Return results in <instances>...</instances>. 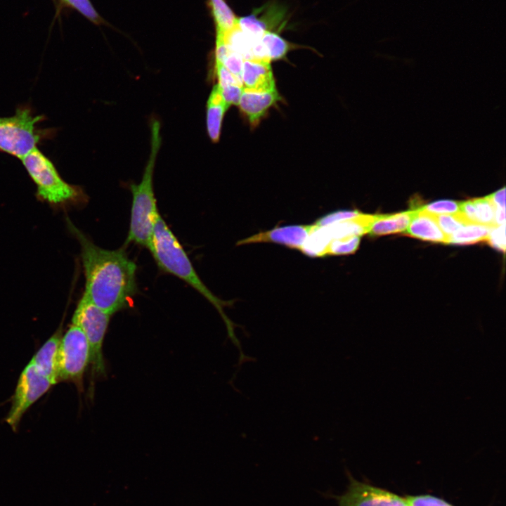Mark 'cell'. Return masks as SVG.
<instances>
[{"instance_id":"4fadbf2b","label":"cell","mask_w":506,"mask_h":506,"mask_svg":"<svg viewBox=\"0 0 506 506\" xmlns=\"http://www.w3.org/2000/svg\"><path fill=\"white\" fill-rule=\"evenodd\" d=\"M281 100L275 89L255 92L243 89L238 105L247 115L252 126H255L265 115L267 110L275 103Z\"/></svg>"},{"instance_id":"d6986e66","label":"cell","mask_w":506,"mask_h":506,"mask_svg":"<svg viewBox=\"0 0 506 506\" xmlns=\"http://www.w3.org/2000/svg\"><path fill=\"white\" fill-rule=\"evenodd\" d=\"M209 4L216 25V35H223L236 25L238 18L225 0H209Z\"/></svg>"},{"instance_id":"5b68a950","label":"cell","mask_w":506,"mask_h":506,"mask_svg":"<svg viewBox=\"0 0 506 506\" xmlns=\"http://www.w3.org/2000/svg\"><path fill=\"white\" fill-rule=\"evenodd\" d=\"M110 318V314L97 307L84 295L79 300L72 316V323L82 329L89 343L92 378L105 375L103 345Z\"/></svg>"},{"instance_id":"4316f807","label":"cell","mask_w":506,"mask_h":506,"mask_svg":"<svg viewBox=\"0 0 506 506\" xmlns=\"http://www.w3.org/2000/svg\"><path fill=\"white\" fill-rule=\"evenodd\" d=\"M405 499L408 506H453L446 501L430 495H408Z\"/></svg>"},{"instance_id":"f1b7e54d","label":"cell","mask_w":506,"mask_h":506,"mask_svg":"<svg viewBox=\"0 0 506 506\" xmlns=\"http://www.w3.org/2000/svg\"><path fill=\"white\" fill-rule=\"evenodd\" d=\"M486 241H488L493 247L505 252V223L491 227Z\"/></svg>"},{"instance_id":"603a6c76","label":"cell","mask_w":506,"mask_h":506,"mask_svg":"<svg viewBox=\"0 0 506 506\" xmlns=\"http://www.w3.org/2000/svg\"><path fill=\"white\" fill-rule=\"evenodd\" d=\"M460 202L441 200L421 205V209L434 215L453 214L459 212Z\"/></svg>"},{"instance_id":"cb8c5ba5","label":"cell","mask_w":506,"mask_h":506,"mask_svg":"<svg viewBox=\"0 0 506 506\" xmlns=\"http://www.w3.org/2000/svg\"><path fill=\"white\" fill-rule=\"evenodd\" d=\"M434 216L438 225L448 238L462 225L467 223L458 212L453 214L434 215Z\"/></svg>"},{"instance_id":"4dcf8cb0","label":"cell","mask_w":506,"mask_h":506,"mask_svg":"<svg viewBox=\"0 0 506 506\" xmlns=\"http://www.w3.org/2000/svg\"><path fill=\"white\" fill-rule=\"evenodd\" d=\"M495 207L505 208V188L489 195Z\"/></svg>"},{"instance_id":"277c9868","label":"cell","mask_w":506,"mask_h":506,"mask_svg":"<svg viewBox=\"0 0 506 506\" xmlns=\"http://www.w3.org/2000/svg\"><path fill=\"white\" fill-rule=\"evenodd\" d=\"M22 164L37 186V196L55 206L84 203L87 195L78 186L65 182L53 162L37 148L22 159Z\"/></svg>"},{"instance_id":"7a4b0ae2","label":"cell","mask_w":506,"mask_h":506,"mask_svg":"<svg viewBox=\"0 0 506 506\" xmlns=\"http://www.w3.org/2000/svg\"><path fill=\"white\" fill-rule=\"evenodd\" d=\"M148 248L157 266L162 271L183 280L203 295L218 311L224 321L228 337L242 354L241 344L235 335V325L227 317L223 308L231 306L233 301H223L215 296L196 273L189 257L176 237L160 215Z\"/></svg>"},{"instance_id":"5bb4252c","label":"cell","mask_w":506,"mask_h":506,"mask_svg":"<svg viewBox=\"0 0 506 506\" xmlns=\"http://www.w3.org/2000/svg\"><path fill=\"white\" fill-rule=\"evenodd\" d=\"M62 327H59L33 356L30 361L37 370L46 377L53 384L58 382L57 357Z\"/></svg>"},{"instance_id":"8992f818","label":"cell","mask_w":506,"mask_h":506,"mask_svg":"<svg viewBox=\"0 0 506 506\" xmlns=\"http://www.w3.org/2000/svg\"><path fill=\"white\" fill-rule=\"evenodd\" d=\"M43 119L27 107L18 108L12 116L0 117V150L22 159L37 148L39 136L36 125Z\"/></svg>"},{"instance_id":"1f68e13d","label":"cell","mask_w":506,"mask_h":506,"mask_svg":"<svg viewBox=\"0 0 506 506\" xmlns=\"http://www.w3.org/2000/svg\"><path fill=\"white\" fill-rule=\"evenodd\" d=\"M494 222L495 226L505 223V208L495 207Z\"/></svg>"},{"instance_id":"9c48e42d","label":"cell","mask_w":506,"mask_h":506,"mask_svg":"<svg viewBox=\"0 0 506 506\" xmlns=\"http://www.w3.org/2000/svg\"><path fill=\"white\" fill-rule=\"evenodd\" d=\"M337 506H408L405 498L353 477L346 492L338 497Z\"/></svg>"},{"instance_id":"3957f363","label":"cell","mask_w":506,"mask_h":506,"mask_svg":"<svg viewBox=\"0 0 506 506\" xmlns=\"http://www.w3.org/2000/svg\"><path fill=\"white\" fill-rule=\"evenodd\" d=\"M151 150L141 182L130 185L132 205L126 244L134 243L148 248L156 221L160 215L153 190V172L161 145L160 123L153 119L150 123Z\"/></svg>"},{"instance_id":"f546056e","label":"cell","mask_w":506,"mask_h":506,"mask_svg":"<svg viewBox=\"0 0 506 506\" xmlns=\"http://www.w3.org/2000/svg\"><path fill=\"white\" fill-rule=\"evenodd\" d=\"M215 70L219 86L228 84H240L242 86L235 77L221 63L215 62Z\"/></svg>"},{"instance_id":"ba28073f","label":"cell","mask_w":506,"mask_h":506,"mask_svg":"<svg viewBox=\"0 0 506 506\" xmlns=\"http://www.w3.org/2000/svg\"><path fill=\"white\" fill-rule=\"evenodd\" d=\"M53 384L30 363L20 375L6 422L14 432L25 412Z\"/></svg>"},{"instance_id":"6da1fadb","label":"cell","mask_w":506,"mask_h":506,"mask_svg":"<svg viewBox=\"0 0 506 506\" xmlns=\"http://www.w3.org/2000/svg\"><path fill=\"white\" fill-rule=\"evenodd\" d=\"M67 221L81 247L86 280L83 295L110 316L128 307L136 292V264L123 248H101Z\"/></svg>"},{"instance_id":"e0dca14e","label":"cell","mask_w":506,"mask_h":506,"mask_svg":"<svg viewBox=\"0 0 506 506\" xmlns=\"http://www.w3.org/2000/svg\"><path fill=\"white\" fill-rule=\"evenodd\" d=\"M413 210L393 214H375L368 233L372 236L405 232L413 216Z\"/></svg>"},{"instance_id":"9a60e30c","label":"cell","mask_w":506,"mask_h":506,"mask_svg":"<svg viewBox=\"0 0 506 506\" xmlns=\"http://www.w3.org/2000/svg\"><path fill=\"white\" fill-rule=\"evenodd\" d=\"M495 207L488 195L460 202L458 213L467 223H478L493 227L495 226Z\"/></svg>"},{"instance_id":"d4e9b609","label":"cell","mask_w":506,"mask_h":506,"mask_svg":"<svg viewBox=\"0 0 506 506\" xmlns=\"http://www.w3.org/2000/svg\"><path fill=\"white\" fill-rule=\"evenodd\" d=\"M358 210H340L336 211L318 219L315 222L318 226H326L337 222L345 221L359 215Z\"/></svg>"},{"instance_id":"484cf974","label":"cell","mask_w":506,"mask_h":506,"mask_svg":"<svg viewBox=\"0 0 506 506\" xmlns=\"http://www.w3.org/2000/svg\"><path fill=\"white\" fill-rule=\"evenodd\" d=\"M243 61L244 60L240 56L229 49L227 55L223 59L221 63H220L235 77L242 85V70Z\"/></svg>"},{"instance_id":"30bf717a","label":"cell","mask_w":506,"mask_h":506,"mask_svg":"<svg viewBox=\"0 0 506 506\" xmlns=\"http://www.w3.org/2000/svg\"><path fill=\"white\" fill-rule=\"evenodd\" d=\"M314 228V223L276 226L273 229L259 232L254 235L244 238L238 241L237 245L257 242H273L300 251L304 242Z\"/></svg>"},{"instance_id":"ac0fdd59","label":"cell","mask_w":506,"mask_h":506,"mask_svg":"<svg viewBox=\"0 0 506 506\" xmlns=\"http://www.w3.org/2000/svg\"><path fill=\"white\" fill-rule=\"evenodd\" d=\"M491 228L478 223L464 224L448 237V243L470 245L486 241Z\"/></svg>"},{"instance_id":"83f0119b","label":"cell","mask_w":506,"mask_h":506,"mask_svg":"<svg viewBox=\"0 0 506 506\" xmlns=\"http://www.w3.org/2000/svg\"><path fill=\"white\" fill-rule=\"evenodd\" d=\"M218 86L222 98L228 108L231 105H238L243 91L242 86L240 84H228L223 86L218 85Z\"/></svg>"},{"instance_id":"44dd1931","label":"cell","mask_w":506,"mask_h":506,"mask_svg":"<svg viewBox=\"0 0 506 506\" xmlns=\"http://www.w3.org/2000/svg\"><path fill=\"white\" fill-rule=\"evenodd\" d=\"M360 236L332 239L327 247V255H346L353 254L358 248Z\"/></svg>"},{"instance_id":"52a82bcc","label":"cell","mask_w":506,"mask_h":506,"mask_svg":"<svg viewBox=\"0 0 506 506\" xmlns=\"http://www.w3.org/2000/svg\"><path fill=\"white\" fill-rule=\"evenodd\" d=\"M90 362V351L82 329L72 323L62 335L58 351V382L70 381L80 390L84 372Z\"/></svg>"},{"instance_id":"7c38bea8","label":"cell","mask_w":506,"mask_h":506,"mask_svg":"<svg viewBox=\"0 0 506 506\" xmlns=\"http://www.w3.org/2000/svg\"><path fill=\"white\" fill-rule=\"evenodd\" d=\"M420 207L413 209V216L405 234L424 241L448 243V238L438 225L434 215Z\"/></svg>"},{"instance_id":"7402d4cb","label":"cell","mask_w":506,"mask_h":506,"mask_svg":"<svg viewBox=\"0 0 506 506\" xmlns=\"http://www.w3.org/2000/svg\"><path fill=\"white\" fill-rule=\"evenodd\" d=\"M61 6L72 8L96 25L104 22L90 0H59Z\"/></svg>"},{"instance_id":"8fae6325","label":"cell","mask_w":506,"mask_h":506,"mask_svg":"<svg viewBox=\"0 0 506 506\" xmlns=\"http://www.w3.org/2000/svg\"><path fill=\"white\" fill-rule=\"evenodd\" d=\"M270 62L267 59L244 60L242 70L244 89L265 92L276 89Z\"/></svg>"},{"instance_id":"ffe728a7","label":"cell","mask_w":506,"mask_h":506,"mask_svg":"<svg viewBox=\"0 0 506 506\" xmlns=\"http://www.w3.org/2000/svg\"><path fill=\"white\" fill-rule=\"evenodd\" d=\"M266 58L270 60L283 58L292 45L273 31H266L261 38Z\"/></svg>"},{"instance_id":"2e32d148","label":"cell","mask_w":506,"mask_h":506,"mask_svg":"<svg viewBox=\"0 0 506 506\" xmlns=\"http://www.w3.org/2000/svg\"><path fill=\"white\" fill-rule=\"evenodd\" d=\"M228 108L218 85H215L207 100L206 112L207 131L214 143L219 140L223 118Z\"/></svg>"}]
</instances>
